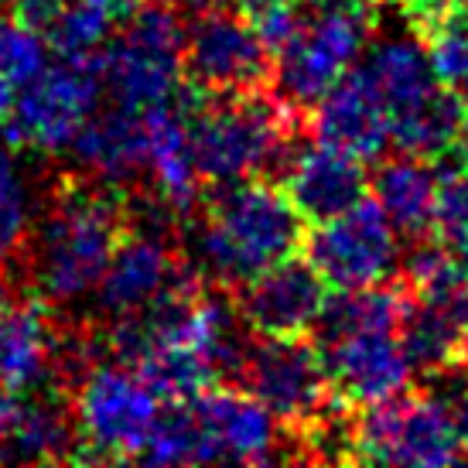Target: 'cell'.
Listing matches in <instances>:
<instances>
[{
    "mask_svg": "<svg viewBox=\"0 0 468 468\" xmlns=\"http://www.w3.org/2000/svg\"><path fill=\"white\" fill-rule=\"evenodd\" d=\"M123 196L127 188L79 175H66L55 185L17 261L27 273V291L45 304L90 298L127 226Z\"/></svg>",
    "mask_w": 468,
    "mask_h": 468,
    "instance_id": "obj_1",
    "label": "cell"
},
{
    "mask_svg": "<svg viewBox=\"0 0 468 468\" xmlns=\"http://www.w3.org/2000/svg\"><path fill=\"white\" fill-rule=\"evenodd\" d=\"M198 206V219L185 239L188 257L182 253V261L198 281L222 291H236L271 263L294 257L304 243L308 222L271 178L216 185Z\"/></svg>",
    "mask_w": 468,
    "mask_h": 468,
    "instance_id": "obj_2",
    "label": "cell"
},
{
    "mask_svg": "<svg viewBox=\"0 0 468 468\" xmlns=\"http://www.w3.org/2000/svg\"><path fill=\"white\" fill-rule=\"evenodd\" d=\"M182 106L198 175L212 188L243 178L277 182L298 154L304 117L291 113L271 90L206 96L185 82Z\"/></svg>",
    "mask_w": 468,
    "mask_h": 468,
    "instance_id": "obj_3",
    "label": "cell"
},
{
    "mask_svg": "<svg viewBox=\"0 0 468 468\" xmlns=\"http://www.w3.org/2000/svg\"><path fill=\"white\" fill-rule=\"evenodd\" d=\"M298 35L273 52L271 92L281 103L308 117L312 106L346 76L366 52L377 27V4L363 0H312Z\"/></svg>",
    "mask_w": 468,
    "mask_h": 468,
    "instance_id": "obj_4",
    "label": "cell"
},
{
    "mask_svg": "<svg viewBox=\"0 0 468 468\" xmlns=\"http://www.w3.org/2000/svg\"><path fill=\"white\" fill-rule=\"evenodd\" d=\"M185 17L165 0H141L123 31L96 55L100 92L127 110H154L182 90Z\"/></svg>",
    "mask_w": 468,
    "mask_h": 468,
    "instance_id": "obj_5",
    "label": "cell"
},
{
    "mask_svg": "<svg viewBox=\"0 0 468 468\" xmlns=\"http://www.w3.org/2000/svg\"><path fill=\"white\" fill-rule=\"evenodd\" d=\"M76 458L72 462H137L161 400L131 363H96L69 397Z\"/></svg>",
    "mask_w": 468,
    "mask_h": 468,
    "instance_id": "obj_6",
    "label": "cell"
},
{
    "mask_svg": "<svg viewBox=\"0 0 468 468\" xmlns=\"http://www.w3.org/2000/svg\"><path fill=\"white\" fill-rule=\"evenodd\" d=\"M462 458L465 452L441 393L403 390L352 414V462L441 468Z\"/></svg>",
    "mask_w": 468,
    "mask_h": 468,
    "instance_id": "obj_7",
    "label": "cell"
},
{
    "mask_svg": "<svg viewBox=\"0 0 468 468\" xmlns=\"http://www.w3.org/2000/svg\"><path fill=\"white\" fill-rule=\"evenodd\" d=\"M100 106L96 62H66L45 66L38 76L17 86L7 117L0 120L4 141L14 151L62 154L72 147L82 123Z\"/></svg>",
    "mask_w": 468,
    "mask_h": 468,
    "instance_id": "obj_8",
    "label": "cell"
},
{
    "mask_svg": "<svg viewBox=\"0 0 468 468\" xmlns=\"http://www.w3.org/2000/svg\"><path fill=\"white\" fill-rule=\"evenodd\" d=\"M273 55L250 17L212 4L185 17L182 79L206 96L253 92L271 86Z\"/></svg>",
    "mask_w": 468,
    "mask_h": 468,
    "instance_id": "obj_9",
    "label": "cell"
},
{
    "mask_svg": "<svg viewBox=\"0 0 468 468\" xmlns=\"http://www.w3.org/2000/svg\"><path fill=\"white\" fill-rule=\"evenodd\" d=\"M301 250L318 277L335 291L393 281L400 263V236L373 198L314 222Z\"/></svg>",
    "mask_w": 468,
    "mask_h": 468,
    "instance_id": "obj_10",
    "label": "cell"
},
{
    "mask_svg": "<svg viewBox=\"0 0 468 468\" xmlns=\"http://www.w3.org/2000/svg\"><path fill=\"white\" fill-rule=\"evenodd\" d=\"M236 387H243L250 397H257L284 424L287 434L304 428L332 400L325 366H322V352H318V346L308 335H253L247 346V359H243Z\"/></svg>",
    "mask_w": 468,
    "mask_h": 468,
    "instance_id": "obj_11",
    "label": "cell"
},
{
    "mask_svg": "<svg viewBox=\"0 0 468 468\" xmlns=\"http://www.w3.org/2000/svg\"><path fill=\"white\" fill-rule=\"evenodd\" d=\"M239 322L250 335L294 338L308 335L328 298V284L304 257H284L267 271L229 291Z\"/></svg>",
    "mask_w": 468,
    "mask_h": 468,
    "instance_id": "obj_12",
    "label": "cell"
},
{
    "mask_svg": "<svg viewBox=\"0 0 468 468\" xmlns=\"http://www.w3.org/2000/svg\"><path fill=\"white\" fill-rule=\"evenodd\" d=\"M208 462L261 465L281 455V420L236 383H212L188 400Z\"/></svg>",
    "mask_w": 468,
    "mask_h": 468,
    "instance_id": "obj_13",
    "label": "cell"
},
{
    "mask_svg": "<svg viewBox=\"0 0 468 468\" xmlns=\"http://www.w3.org/2000/svg\"><path fill=\"white\" fill-rule=\"evenodd\" d=\"M185 273L192 271L185 267L182 243H175V236L123 226L92 298L106 318H123L151 304L165 287L182 281Z\"/></svg>",
    "mask_w": 468,
    "mask_h": 468,
    "instance_id": "obj_14",
    "label": "cell"
},
{
    "mask_svg": "<svg viewBox=\"0 0 468 468\" xmlns=\"http://www.w3.org/2000/svg\"><path fill=\"white\" fill-rule=\"evenodd\" d=\"M322 366H325L328 390L346 407H366V403L390 400L397 393L410 390L414 369L407 363L397 332H369V335H349L318 346Z\"/></svg>",
    "mask_w": 468,
    "mask_h": 468,
    "instance_id": "obj_15",
    "label": "cell"
},
{
    "mask_svg": "<svg viewBox=\"0 0 468 468\" xmlns=\"http://www.w3.org/2000/svg\"><path fill=\"white\" fill-rule=\"evenodd\" d=\"M52 338L55 318L48 304L11 273H0V390H45Z\"/></svg>",
    "mask_w": 468,
    "mask_h": 468,
    "instance_id": "obj_16",
    "label": "cell"
},
{
    "mask_svg": "<svg viewBox=\"0 0 468 468\" xmlns=\"http://www.w3.org/2000/svg\"><path fill=\"white\" fill-rule=\"evenodd\" d=\"M281 188L308 226L325 222L363 202L369 192V171L363 157L332 144H301L298 154L281 175Z\"/></svg>",
    "mask_w": 468,
    "mask_h": 468,
    "instance_id": "obj_17",
    "label": "cell"
},
{
    "mask_svg": "<svg viewBox=\"0 0 468 468\" xmlns=\"http://www.w3.org/2000/svg\"><path fill=\"white\" fill-rule=\"evenodd\" d=\"M312 127L322 144L342 147L363 161L383 157L390 147V113L359 69H349L312 106Z\"/></svg>",
    "mask_w": 468,
    "mask_h": 468,
    "instance_id": "obj_18",
    "label": "cell"
},
{
    "mask_svg": "<svg viewBox=\"0 0 468 468\" xmlns=\"http://www.w3.org/2000/svg\"><path fill=\"white\" fill-rule=\"evenodd\" d=\"M147 120V175L154 185V196L168 202L178 216H192L202 202V175H198L192 141H188V120L185 106L175 92L171 103L144 110Z\"/></svg>",
    "mask_w": 468,
    "mask_h": 468,
    "instance_id": "obj_19",
    "label": "cell"
},
{
    "mask_svg": "<svg viewBox=\"0 0 468 468\" xmlns=\"http://www.w3.org/2000/svg\"><path fill=\"white\" fill-rule=\"evenodd\" d=\"M90 178L127 188L147 171V120L137 110H96L69 147Z\"/></svg>",
    "mask_w": 468,
    "mask_h": 468,
    "instance_id": "obj_20",
    "label": "cell"
},
{
    "mask_svg": "<svg viewBox=\"0 0 468 468\" xmlns=\"http://www.w3.org/2000/svg\"><path fill=\"white\" fill-rule=\"evenodd\" d=\"M76 458V428L69 397L58 390H27L0 434V462H69Z\"/></svg>",
    "mask_w": 468,
    "mask_h": 468,
    "instance_id": "obj_21",
    "label": "cell"
},
{
    "mask_svg": "<svg viewBox=\"0 0 468 468\" xmlns=\"http://www.w3.org/2000/svg\"><path fill=\"white\" fill-rule=\"evenodd\" d=\"M438 178L434 161L417 154H397L383 161L369 175V192L373 202L383 208L400 239H420L431 236V212H434V196H438Z\"/></svg>",
    "mask_w": 468,
    "mask_h": 468,
    "instance_id": "obj_22",
    "label": "cell"
},
{
    "mask_svg": "<svg viewBox=\"0 0 468 468\" xmlns=\"http://www.w3.org/2000/svg\"><path fill=\"white\" fill-rule=\"evenodd\" d=\"M359 72L373 86L390 117L424 100L438 86L420 35H393L387 41L366 45V62L359 66Z\"/></svg>",
    "mask_w": 468,
    "mask_h": 468,
    "instance_id": "obj_23",
    "label": "cell"
},
{
    "mask_svg": "<svg viewBox=\"0 0 468 468\" xmlns=\"http://www.w3.org/2000/svg\"><path fill=\"white\" fill-rule=\"evenodd\" d=\"M407 308V287L403 284H369L346 287L335 298H325L322 312L312 325L314 346H328L349 335H369V332H397Z\"/></svg>",
    "mask_w": 468,
    "mask_h": 468,
    "instance_id": "obj_24",
    "label": "cell"
},
{
    "mask_svg": "<svg viewBox=\"0 0 468 468\" xmlns=\"http://www.w3.org/2000/svg\"><path fill=\"white\" fill-rule=\"evenodd\" d=\"M465 100L434 86L424 100H417L414 106L390 117V144L403 154L441 161L455 151L462 123H465Z\"/></svg>",
    "mask_w": 468,
    "mask_h": 468,
    "instance_id": "obj_25",
    "label": "cell"
},
{
    "mask_svg": "<svg viewBox=\"0 0 468 468\" xmlns=\"http://www.w3.org/2000/svg\"><path fill=\"white\" fill-rule=\"evenodd\" d=\"M407 363L414 373L424 377H441L448 369L458 366V346H462V314L434 304V301H420L407 294V308L397 325Z\"/></svg>",
    "mask_w": 468,
    "mask_h": 468,
    "instance_id": "obj_26",
    "label": "cell"
},
{
    "mask_svg": "<svg viewBox=\"0 0 468 468\" xmlns=\"http://www.w3.org/2000/svg\"><path fill=\"white\" fill-rule=\"evenodd\" d=\"M414 27L424 38L434 82L468 103V17L455 11V4H448L444 11Z\"/></svg>",
    "mask_w": 468,
    "mask_h": 468,
    "instance_id": "obj_27",
    "label": "cell"
},
{
    "mask_svg": "<svg viewBox=\"0 0 468 468\" xmlns=\"http://www.w3.org/2000/svg\"><path fill=\"white\" fill-rule=\"evenodd\" d=\"M137 462L144 465H206L202 434L188 403H168V410H157L154 424L144 438Z\"/></svg>",
    "mask_w": 468,
    "mask_h": 468,
    "instance_id": "obj_28",
    "label": "cell"
},
{
    "mask_svg": "<svg viewBox=\"0 0 468 468\" xmlns=\"http://www.w3.org/2000/svg\"><path fill=\"white\" fill-rule=\"evenodd\" d=\"M113 17L92 7L86 0H66V7L58 11L52 27L45 31V41L58 58L66 62H96V55L103 52V45L113 35Z\"/></svg>",
    "mask_w": 468,
    "mask_h": 468,
    "instance_id": "obj_29",
    "label": "cell"
},
{
    "mask_svg": "<svg viewBox=\"0 0 468 468\" xmlns=\"http://www.w3.org/2000/svg\"><path fill=\"white\" fill-rule=\"evenodd\" d=\"M31 233V202L14 147H0V273H11Z\"/></svg>",
    "mask_w": 468,
    "mask_h": 468,
    "instance_id": "obj_30",
    "label": "cell"
},
{
    "mask_svg": "<svg viewBox=\"0 0 468 468\" xmlns=\"http://www.w3.org/2000/svg\"><path fill=\"white\" fill-rule=\"evenodd\" d=\"M431 239L468 261V168L444 171L431 212Z\"/></svg>",
    "mask_w": 468,
    "mask_h": 468,
    "instance_id": "obj_31",
    "label": "cell"
},
{
    "mask_svg": "<svg viewBox=\"0 0 468 468\" xmlns=\"http://www.w3.org/2000/svg\"><path fill=\"white\" fill-rule=\"evenodd\" d=\"M48 52L52 48H48L45 35L31 31L14 17L0 21V79L11 90L38 76L41 69L48 66Z\"/></svg>",
    "mask_w": 468,
    "mask_h": 468,
    "instance_id": "obj_32",
    "label": "cell"
},
{
    "mask_svg": "<svg viewBox=\"0 0 468 468\" xmlns=\"http://www.w3.org/2000/svg\"><path fill=\"white\" fill-rule=\"evenodd\" d=\"M62 7H66V0H14L11 17L14 21H21L25 27H31V31L45 35Z\"/></svg>",
    "mask_w": 468,
    "mask_h": 468,
    "instance_id": "obj_33",
    "label": "cell"
},
{
    "mask_svg": "<svg viewBox=\"0 0 468 468\" xmlns=\"http://www.w3.org/2000/svg\"><path fill=\"white\" fill-rule=\"evenodd\" d=\"M444 400H448V410H452V420H455L462 452L468 455V383H465V387H458L455 393H448Z\"/></svg>",
    "mask_w": 468,
    "mask_h": 468,
    "instance_id": "obj_34",
    "label": "cell"
},
{
    "mask_svg": "<svg viewBox=\"0 0 468 468\" xmlns=\"http://www.w3.org/2000/svg\"><path fill=\"white\" fill-rule=\"evenodd\" d=\"M390 4H397L400 11L410 14V21H414V25H420V21L434 17L438 11H444L452 0H390Z\"/></svg>",
    "mask_w": 468,
    "mask_h": 468,
    "instance_id": "obj_35",
    "label": "cell"
},
{
    "mask_svg": "<svg viewBox=\"0 0 468 468\" xmlns=\"http://www.w3.org/2000/svg\"><path fill=\"white\" fill-rule=\"evenodd\" d=\"M86 4H92V7H100L103 14H110L113 21H123V17H131L133 14V7L141 4V0H86Z\"/></svg>",
    "mask_w": 468,
    "mask_h": 468,
    "instance_id": "obj_36",
    "label": "cell"
},
{
    "mask_svg": "<svg viewBox=\"0 0 468 468\" xmlns=\"http://www.w3.org/2000/svg\"><path fill=\"white\" fill-rule=\"evenodd\" d=\"M271 4H277V0H226V7L239 11L243 17H253V14H261L263 7H271Z\"/></svg>",
    "mask_w": 468,
    "mask_h": 468,
    "instance_id": "obj_37",
    "label": "cell"
},
{
    "mask_svg": "<svg viewBox=\"0 0 468 468\" xmlns=\"http://www.w3.org/2000/svg\"><path fill=\"white\" fill-rule=\"evenodd\" d=\"M455 151H458V157H462V165L468 168V110H465V123H462V133H458Z\"/></svg>",
    "mask_w": 468,
    "mask_h": 468,
    "instance_id": "obj_38",
    "label": "cell"
},
{
    "mask_svg": "<svg viewBox=\"0 0 468 468\" xmlns=\"http://www.w3.org/2000/svg\"><path fill=\"white\" fill-rule=\"evenodd\" d=\"M11 100H14V90L0 79V120L7 117V110H11Z\"/></svg>",
    "mask_w": 468,
    "mask_h": 468,
    "instance_id": "obj_39",
    "label": "cell"
},
{
    "mask_svg": "<svg viewBox=\"0 0 468 468\" xmlns=\"http://www.w3.org/2000/svg\"><path fill=\"white\" fill-rule=\"evenodd\" d=\"M458 363L468 366V314H465V322H462V346H458Z\"/></svg>",
    "mask_w": 468,
    "mask_h": 468,
    "instance_id": "obj_40",
    "label": "cell"
},
{
    "mask_svg": "<svg viewBox=\"0 0 468 468\" xmlns=\"http://www.w3.org/2000/svg\"><path fill=\"white\" fill-rule=\"evenodd\" d=\"M452 4H455V11H462L468 17V0H452Z\"/></svg>",
    "mask_w": 468,
    "mask_h": 468,
    "instance_id": "obj_41",
    "label": "cell"
},
{
    "mask_svg": "<svg viewBox=\"0 0 468 468\" xmlns=\"http://www.w3.org/2000/svg\"><path fill=\"white\" fill-rule=\"evenodd\" d=\"M363 4H379V0H363Z\"/></svg>",
    "mask_w": 468,
    "mask_h": 468,
    "instance_id": "obj_42",
    "label": "cell"
},
{
    "mask_svg": "<svg viewBox=\"0 0 468 468\" xmlns=\"http://www.w3.org/2000/svg\"><path fill=\"white\" fill-rule=\"evenodd\" d=\"M298 4H312V0H298Z\"/></svg>",
    "mask_w": 468,
    "mask_h": 468,
    "instance_id": "obj_43",
    "label": "cell"
}]
</instances>
